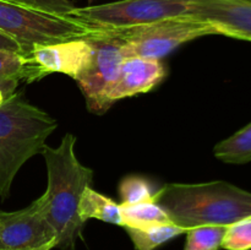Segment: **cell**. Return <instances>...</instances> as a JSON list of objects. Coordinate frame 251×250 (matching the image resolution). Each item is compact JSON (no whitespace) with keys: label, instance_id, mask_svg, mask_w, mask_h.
I'll return each instance as SVG.
<instances>
[{"label":"cell","instance_id":"6da1fadb","mask_svg":"<svg viewBox=\"0 0 251 250\" xmlns=\"http://www.w3.org/2000/svg\"><path fill=\"white\" fill-rule=\"evenodd\" d=\"M77 139L65 134L56 147L44 146L47 190L39 196L42 212L55 233L56 247L74 250L85 222L78 216V203L86 188L91 186L93 171L78 161L75 152Z\"/></svg>","mask_w":251,"mask_h":250},{"label":"cell","instance_id":"7a4b0ae2","mask_svg":"<svg viewBox=\"0 0 251 250\" xmlns=\"http://www.w3.org/2000/svg\"><path fill=\"white\" fill-rule=\"evenodd\" d=\"M157 203L186 230L199 225H228L251 215V193L223 180L169 183L158 189Z\"/></svg>","mask_w":251,"mask_h":250},{"label":"cell","instance_id":"3957f363","mask_svg":"<svg viewBox=\"0 0 251 250\" xmlns=\"http://www.w3.org/2000/svg\"><path fill=\"white\" fill-rule=\"evenodd\" d=\"M58 122L43 109L11 95L0 104V199L9 198L15 176L21 167L41 154Z\"/></svg>","mask_w":251,"mask_h":250},{"label":"cell","instance_id":"277c9868","mask_svg":"<svg viewBox=\"0 0 251 250\" xmlns=\"http://www.w3.org/2000/svg\"><path fill=\"white\" fill-rule=\"evenodd\" d=\"M104 32L122 41V51L125 58L139 56L153 60H161L188 42L215 34L207 22L194 16L172 17Z\"/></svg>","mask_w":251,"mask_h":250},{"label":"cell","instance_id":"5b68a950","mask_svg":"<svg viewBox=\"0 0 251 250\" xmlns=\"http://www.w3.org/2000/svg\"><path fill=\"white\" fill-rule=\"evenodd\" d=\"M91 29L66 15H56L0 0V33L20 44L25 55L39 44L85 38Z\"/></svg>","mask_w":251,"mask_h":250},{"label":"cell","instance_id":"8992f818","mask_svg":"<svg viewBox=\"0 0 251 250\" xmlns=\"http://www.w3.org/2000/svg\"><path fill=\"white\" fill-rule=\"evenodd\" d=\"M194 0H119L74 7L66 14L91 31L126 28L178 16H191Z\"/></svg>","mask_w":251,"mask_h":250},{"label":"cell","instance_id":"52a82bcc","mask_svg":"<svg viewBox=\"0 0 251 250\" xmlns=\"http://www.w3.org/2000/svg\"><path fill=\"white\" fill-rule=\"evenodd\" d=\"M93 47L92 60L85 73L76 80L87 107L96 114H103L104 97L108 88L118 75L125 59L122 51V41L104 31H92L87 36Z\"/></svg>","mask_w":251,"mask_h":250},{"label":"cell","instance_id":"ba28073f","mask_svg":"<svg viewBox=\"0 0 251 250\" xmlns=\"http://www.w3.org/2000/svg\"><path fill=\"white\" fill-rule=\"evenodd\" d=\"M93 47L87 37L51 44H39L26 55V82L59 73L77 80L90 66Z\"/></svg>","mask_w":251,"mask_h":250},{"label":"cell","instance_id":"9c48e42d","mask_svg":"<svg viewBox=\"0 0 251 250\" xmlns=\"http://www.w3.org/2000/svg\"><path fill=\"white\" fill-rule=\"evenodd\" d=\"M56 243L55 233L42 212L39 199L19 211H0V250H36Z\"/></svg>","mask_w":251,"mask_h":250},{"label":"cell","instance_id":"30bf717a","mask_svg":"<svg viewBox=\"0 0 251 250\" xmlns=\"http://www.w3.org/2000/svg\"><path fill=\"white\" fill-rule=\"evenodd\" d=\"M191 16L207 22L215 34L251 42V0H194Z\"/></svg>","mask_w":251,"mask_h":250},{"label":"cell","instance_id":"8fae6325","mask_svg":"<svg viewBox=\"0 0 251 250\" xmlns=\"http://www.w3.org/2000/svg\"><path fill=\"white\" fill-rule=\"evenodd\" d=\"M166 74V66L161 60L139 56L125 58L105 93V107L109 109L117 100L149 92L163 81Z\"/></svg>","mask_w":251,"mask_h":250},{"label":"cell","instance_id":"7c38bea8","mask_svg":"<svg viewBox=\"0 0 251 250\" xmlns=\"http://www.w3.org/2000/svg\"><path fill=\"white\" fill-rule=\"evenodd\" d=\"M78 216L85 223L91 218H96L110 225H123L120 203L93 190L91 186L86 188L81 195Z\"/></svg>","mask_w":251,"mask_h":250},{"label":"cell","instance_id":"4fadbf2b","mask_svg":"<svg viewBox=\"0 0 251 250\" xmlns=\"http://www.w3.org/2000/svg\"><path fill=\"white\" fill-rule=\"evenodd\" d=\"M137 250H154L168 240L186 233L185 228L176 223H159L145 228L124 227Z\"/></svg>","mask_w":251,"mask_h":250},{"label":"cell","instance_id":"5bb4252c","mask_svg":"<svg viewBox=\"0 0 251 250\" xmlns=\"http://www.w3.org/2000/svg\"><path fill=\"white\" fill-rule=\"evenodd\" d=\"M122 208V227L145 228L159 223H171V218L166 211L157 203L156 200L145 201V202L120 203Z\"/></svg>","mask_w":251,"mask_h":250},{"label":"cell","instance_id":"9a60e30c","mask_svg":"<svg viewBox=\"0 0 251 250\" xmlns=\"http://www.w3.org/2000/svg\"><path fill=\"white\" fill-rule=\"evenodd\" d=\"M217 159L228 164H245L251 162V123L218 142L213 149Z\"/></svg>","mask_w":251,"mask_h":250},{"label":"cell","instance_id":"2e32d148","mask_svg":"<svg viewBox=\"0 0 251 250\" xmlns=\"http://www.w3.org/2000/svg\"><path fill=\"white\" fill-rule=\"evenodd\" d=\"M26 55L0 49V92L4 98L14 95L21 81L26 82Z\"/></svg>","mask_w":251,"mask_h":250},{"label":"cell","instance_id":"e0dca14e","mask_svg":"<svg viewBox=\"0 0 251 250\" xmlns=\"http://www.w3.org/2000/svg\"><path fill=\"white\" fill-rule=\"evenodd\" d=\"M227 225H199L186 230L184 250H220Z\"/></svg>","mask_w":251,"mask_h":250},{"label":"cell","instance_id":"ac0fdd59","mask_svg":"<svg viewBox=\"0 0 251 250\" xmlns=\"http://www.w3.org/2000/svg\"><path fill=\"white\" fill-rule=\"evenodd\" d=\"M157 191L147 179L136 175L125 176L119 185L122 203L126 205L156 200Z\"/></svg>","mask_w":251,"mask_h":250},{"label":"cell","instance_id":"d6986e66","mask_svg":"<svg viewBox=\"0 0 251 250\" xmlns=\"http://www.w3.org/2000/svg\"><path fill=\"white\" fill-rule=\"evenodd\" d=\"M221 248L226 250H251V215L226 227Z\"/></svg>","mask_w":251,"mask_h":250},{"label":"cell","instance_id":"ffe728a7","mask_svg":"<svg viewBox=\"0 0 251 250\" xmlns=\"http://www.w3.org/2000/svg\"><path fill=\"white\" fill-rule=\"evenodd\" d=\"M4 1L24 5L31 9L56 15H66L75 7L70 0H4Z\"/></svg>","mask_w":251,"mask_h":250},{"label":"cell","instance_id":"44dd1931","mask_svg":"<svg viewBox=\"0 0 251 250\" xmlns=\"http://www.w3.org/2000/svg\"><path fill=\"white\" fill-rule=\"evenodd\" d=\"M0 49L17 51V53L24 54V50H22V48L20 47V44L17 43V42H15L14 39H11L10 37L5 36V34H2V33H0Z\"/></svg>","mask_w":251,"mask_h":250},{"label":"cell","instance_id":"7402d4cb","mask_svg":"<svg viewBox=\"0 0 251 250\" xmlns=\"http://www.w3.org/2000/svg\"><path fill=\"white\" fill-rule=\"evenodd\" d=\"M55 247H56V243L53 242V243H49V244L43 245V247L38 248V249H36V250H51L53 248H55Z\"/></svg>","mask_w":251,"mask_h":250},{"label":"cell","instance_id":"603a6c76","mask_svg":"<svg viewBox=\"0 0 251 250\" xmlns=\"http://www.w3.org/2000/svg\"><path fill=\"white\" fill-rule=\"evenodd\" d=\"M4 100H5V98H4V96H2V93L0 92V104H1V103L4 102Z\"/></svg>","mask_w":251,"mask_h":250}]
</instances>
